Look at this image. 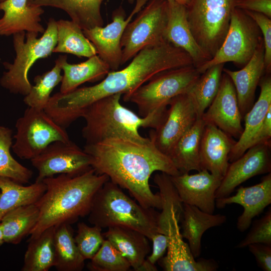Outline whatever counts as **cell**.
<instances>
[{
  "label": "cell",
  "instance_id": "cell-1",
  "mask_svg": "<svg viewBox=\"0 0 271 271\" xmlns=\"http://www.w3.org/2000/svg\"><path fill=\"white\" fill-rule=\"evenodd\" d=\"M192 65L187 53L165 41L144 48L125 68L110 71L94 85L55 93L51 96L45 110L58 124L66 128L94 101L117 93L127 95L158 73Z\"/></svg>",
  "mask_w": 271,
  "mask_h": 271
},
{
  "label": "cell",
  "instance_id": "cell-2",
  "mask_svg": "<svg viewBox=\"0 0 271 271\" xmlns=\"http://www.w3.org/2000/svg\"><path fill=\"white\" fill-rule=\"evenodd\" d=\"M84 151L92 159L91 167L98 174L127 190L145 208L161 210L159 192L151 190L149 180L156 171L171 176L180 174L170 158L150 140L140 142L126 138H112L86 144Z\"/></svg>",
  "mask_w": 271,
  "mask_h": 271
},
{
  "label": "cell",
  "instance_id": "cell-3",
  "mask_svg": "<svg viewBox=\"0 0 271 271\" xmlns=\"http://www.w3.org/2000/svg\"><path fill=\"white\" fill-rule=\"evenodd\" d=\"M105 174H98L91 168L76 176L59 174L42 180L46 190L35 204L39 216L30 238L47 228L61 224H71L88 215L96 192L107 181Z\"/></svg>",
  "mask_w": 271,
  "mask_h": 271
},
{
  "label": "cell",
  "instance_id": "cell-4",
  "mask_svg": "<svg viewBox=\"0 0 271 271\" xmlns=\"http://www.w3.org/2000/svg\"><path fill=\"white\" fill-rule=\"evenodd\" d=\"M120 93L101 98L83 109L81 117L85 121L82 136L86 144H95L112 138H126L140 142L149 138L139 133L141 127L156 128L165 115H138L120 103Z\"/></svg>",
  "mask_w": 271,
  "mask_h": 271
},
{
  "label": "cell",
  "instance_id": "cell-5",
  "mask_svg": "<svg viewBox=\"0 0 271 271\" xmlns=\"http://www.w3.org/2000/svg\"><path fill=\"white\" fill-rule=\"evenodd\" d=\"M159 213L154 208L142 206L109 180L94 195L88 220L102 229L114 226L130 228L151 240L159 233Z\"/></svg>",
  "mask_w": 271,
  "mask_h": 271
},
{
  "label": "cell",
  "instance_id": "cell-6",
  "mask_svg": "<svg viewBox=\"0 0 271 271\" xmlns=\"http://www.w3.org/2000/svg\"><path fill=\"white\" fill-rule=\"evenodd\" d=\"M13 35V46L16 54L13 63L5 62L7 70L0 79L1 86L11 93L26 95L32 85L29 81L28 71L38 59L51 55L57 44L56 21L50 18L43 35L25 31Z\"/></svg>",
  "mask_w": 271,
  "mask_h": 271
},
{
  "label": "cell",
  "instance_id": "cell-7",
  "mask_svg": "<svg viewBox=\"0 0 271 271\" xmlns=\"http://www.w3.org/2000/svg\"><path fill=\"white\" fill-rule=\"evenodd\" d=\"M201 74L193 65L167 70L155 75L131 93L123 96V100L134 103L141 117L164 115L171 100L189 92Z\"/></svg>",
  "mask_w": 271,
  "mask_h": 271
},
{
  "label": "cell",
  "instance_id": "cell-8",
  "mask_svg": "<svg viewBox=\"0 0 271 271\" xmlns=\"http://www.w3.org/2000/svg\"><path fill=\"white\" fill-rule=\"evenodd\" d=\"M237 1L190 0L186 6L192 35L210 59L223 42Z\"/></svg>",
  "mask_w": 271,
  "mask_h": 271
},
{
  "label": "cell",
  "instance_id": "cell-9",
  "mask_svg": "<svg viewBox=\"0 0 271 271\" xmlns=\"http://www.w3.org/2000/svg\"><path fill=\"white\" fill-rule=\"evenodd\" d=\"M15 126V142L12 149L21 159H33L54 142L70 140L66 128L58 124L44 109L28 107Z\"/></svg>",
  "mask_w": 271,
  "mask_h": 271
},
{
  "label": "cell",
  "instance_id": "cell-10",
  "mask_svg": "<svg viewBox=\"0 0 271 271\" xmlns=\"http://www.w3.org/2000/svg\"><path fill=\"white\" fill-rule=\"evenodd\" d=\"M263 43L262 34L255 22L244 11L235 8L221 47L211 59L197 68L202 74L213 65L227 62L242 68Z\"/></svg>",
  "mask_w": 271,
  "mask_h": 271
},
{
  "label": "cell",
  "instance_id": "cell-11",
  "mask_svg": "<svg viewBox=\"0 0 271 271\" xmlns=\"http://www.w3.org/2000/svg\"><path fill=\"white\" fill-rule=\"evenodd\" d=\"M168 1L149 0L137 16L127 25L121 39V65L141 50L165 41Z\"/></svg>",
  "mask_w": 271,
  "mask_h": 271
},
{
  "label": "cell",
  "instance_id": "cell-12",
  "mask_svg": "<svg viewBox=\"0 0 271 271\" xmlns=\"http://www.w3.org/2000/svg\"><path fill=\"white\" fill-rule=\"evenodd\" d=\"M30 161L38 172L37 181L57 174L76 176L92 168L90 156L71 140L50 144Z\"/></svg>",
  "mask_w": 271,
  "mask_h": 271
},
{
  "label": "cell",
  "instance_id": "cell-13",
  "mask_svg": "<svg viewBox=\"0 0 271 271\" xmlns=\"http://www.w3.org/2000/svg\"><path fill=\"white\" fill-rule=\"evenodd\" d=\"M168 106L162 121L150 132L149 138L155 146L168 156L178 140L200 118L189 92L174 97Z\"/></svg>",
  "mask_w": 271,
  "mask_h": 271
},
{
  "label": "cell",
  "instance_id": "cell-14",
  "mask_svg": "<svg viewBox=\"0 0 271 271\" xmlns=\"http://www.w3.org/2000/svg\"><path fill=\"white\" fill-rule=\"evenodd\" d=\"M148 1L136 0V5L127 18L124 9L120 6L113 11L112 21L106 26L83 30L85 37L95 47L97 55L108 64L110 71L117 70L121 65V39L127 25Z\"/></svg>",
  "mask_w": 271,
  "mask_h": 271
},
{
  "label": "cell",
  "instance_id": "cell-15",
  "mask_svg": "<svg viewBox=\"0 0 271 271\" xmlns=\"http://www.w3.org/2000/svg\"><path fill=\"white\" fill-rule=\"evenodd\" d=\"M242 117L234 85L230 77L223 72L218 92L201 118L205 124H213L238 139L243 131Z\"/></svg>",
  "mask_w": 271,
  "mask_h": 271
},
{
  "label": "cell",
  "instance_id": "cell-16",
  "mask_svg": "<svg viewBox=\"0 0 271 271\" xmlns=\"http://www.w3.org/2000/svg\"><path fill=\"white\" fill-rule=\"evenodd\" d=\"M270 148L264 144L252 146L229 164L216 192V199L229 196L238 186L254 176L270 173Z\"/></svg>",
  "mask_w": 271,
  "mask_h": 271
},
{
  "label": "cell",
  "instance_id": "cell-17",
  "mask_svg": "<svg viewBox=\"0 0 271 271\" xmlns=\"http://www.w3.org/2000/svg\"><path fill=\"white\" fill-rule=\"evenodd\" d=\"M171 178L183 204L195 206L208 213H214L215 194L222 177L203 169L195 174H180L171 176Z\"/></svg>",
  "mask_w": 271,
  "mask_h": 271
},
{
  "label": "cell",
  "instance_id": "cell-18",
  "mask_svg": "<svg viewBox=\"0 0 271 271\" xmlns=\"http://www.w3.org/2000/svg\"><path fill=\"white\" fill-rule=\"evenodd\" d=\"M233 203L243 208L242 213L237 218L236 227L239 231L244 232L251 225L252 219L271 203V173L263 177L258 184L249 187L240 186L235 195L215 200V206L219 209Z\"/></svg>",
  "mask_w": 271,
  "mask_h": 271
},
{
  "label": "cell",
  "instance_id": "cell-19",
  "mask_svg": "<svg viewBox=\"0 0 271 271\" xmlns=\"http://www.w3.org/2000/svg\"><path fill=\"white\" fill-rule=\"evenodd\" d=\"M164 39L187 53L193 65L198 68L210 59L195 40L187 20L186 6L175 1L168 2V15Z\"/></svg>",
  "mask_w": 271,
  "mask_h": 271
},
{
  "label": "cell",
  "instance_id": "cell-20",
  "mask_svg": "<svg viewBox=\"0 0 271 271\" xmlns=\"http://www.w3.org/2000/svg\"><path fill=\"white\" fill-rule=\"evenodd\" d=\"M236 141L216 126L205 124L200 142L201 170L223 177L229 163V154Z\"/></svg>",
  "mask_w": 271,
  "mask_h": 271
},
{
  "label": "cell",
  "instance_id": "cell-21",
  "mask_svg": "<svg viewBox=\"0 0 271 271\" xmlns=\"http://www.w3.org/2000/svg\"><path fill=\"white\" fill-rule=\"evenodd\" d=\"M223 72L230 77L234 85L240 111L242 116H244L254 104L257 86L265 74L263 43L240 70L232 71L223 68Z\"/></svg>",
  "mask_w": 271,
  "mask_h": 271
},
{
  "label": "cell",
  "instance_id": "cell-22",
  "mask_svg": "<svg viewBox=\"0 0 271 271\" xmlns=\"http://www.w3.org/2000/svg\"><path fill=\"white\" fill-rule=\"evenodd\" d=\"M28 0H6L0 4L4 12L0 18V36H10L21 31L43 34L41 24L42 7L29 6Z\"/></svg>",
  "mask_w": 271,
  "mask_h": 271
},
{
  "label": "cell",
  "instance_id": "cell-23",
  "mask_svg": "<svg viewBox=\"0 0 271 271\" xmlns=\"http://www.w3.org/2000/svg\"><path fill=\"white\" fill-rule=\"evenodd\" d=\"M258 86L260 90L259 97L244 115L245 124L243 131L229 154V162L237 160L249 149L251 140L271 108L270 73H265L262 76Z\"/></svg>",
  "mask_w": 271,
  "mask_h": 271
},
{
  "label": "cell",
  "instance_id": "cell-24",
  "mask_svg": "<svg viewBox=\"0 0 271 271\" xmlns=\"http://www.w3.org/2000/svg\"><path fill=\"white\" fill-rule=\"evenodd\" d=\"M226 216L204 212L198 207L183 204L180 220L183 238L187 240L191 251L195 258L201 253V238L204 233L211 227L220 226L226 221Z\"/></svg>",
  "mask_w": 271,
  "mask_h": 271
},
{
  "label": "cell",
  "instance_id": "cell-25",
  "mask_svg": "<svg viewBox=\"0 0 271 271\" xmlns=\"http://www.w3.org/2000/svg\"><path fill=\"white\" fill-rule=\"evenodd\" d=\"M103 235L127 260L131 267L138 271L150 252L148 238L137 230L120 226L109 227Z\"/></svg>",
  "mask_w": 271,
  "mask_h": 271
},
{
  "label": "cell",
  "instance_id": "cell-26",
  "mask_svg": "<svg viewBox=\"0 0 271 271\" xmlns=\"http://www.w3.org/2000/svg\"><path fill=\"white\" fill-rule=\"evenodd\" d=\"M104 0H28V6L51 7L65 12L83 30L103 26L101 6Z\"/></svg>",
  "mask_w": 271,
  "mask_h": 271
},
{
  "label": "cell",
  "instance_id": "cell-27",
  "mask_svg": "<svg viewBox=\"0 0 271 271\" xmlns=\"http://www.w3.org/2000/svg\"><path fill=\"white\" fill-rule=\"evenodd\" d=\"M205 123L201 117L196 121L176 143L168 155L180 174L201 170L200 146Z\"/></svg>",
  "mask_w": 271,
  "mask_h": 271
},
{
  "label": "cell",
  "instance_id": "cell-28",
  "mask_svg": "<svg viewBox=\"0 0 271 271\" xmlns=\"http://www.w3.org/2000/svg\"><path fill=\"white\" fill-rule=\"evenodd\" d=\"M63 75L60 92H71L82 84L102 80L110 71L108 64L97 55L79 64H70L66 60L62 67Z\"/></svg>",
  "mask_w": 271,
  "mask_h": 271
},
{
  "label": "cell",
  "instance_id": "cell-29",
  "mask_svg": "<svg viewBox=\"0 0 271 271\" xmlns=\"http://www.w3.org/2000/svg\"><path fill=\"white\" fill-rule=\"evenodd\" d=\"M46 189L43 181L24 186L10 178L0 177V222L9 211L21 206L35 203Z\"/></svg>",
  "mask_w": 271,
  "mask_h": 271
},
{
  "label": "cell",
  "instance_id": "cell-30",
  "mask_svg": "<svg viewBox=\"0 0 271 271\" xmlns=\"http://www.w3.org/2000/svg\"><path fill=\"white\" fill-rule=\"evenodd\" d=\"M39 216L35 203L21 206L8 212L0 222L5 242L20 243L35 227Z\"/></svg>",
  "mask_w": 271,
  "mask_h": 271
},
{
  "label": "cell",
  "instance_id": "cell-31",
  "mask_svg": "<svg viewBox=\"0 0 271 271\" xmlns=\"http://www.w3.org/2000/svg\"><path fill=\"white\" fill-rule=\"evenodd\" d=\"M54 245V266L57 270L81 271L83 269L85 260L76 246L70 224L64 223L55 226Z\"/></svg>",
  "mask_w": 271,
  "mask_h": 271
},
{
  "label": "cell",
  "instance_id": "cell-32",
  "mask_svg": "<svg viewBox=\"0 0 271 271\" xmlns=\"http://www.w3.org/2000/svg\"><path fill=\"white\" fill-rule=\"evenodd\" d=\"M57 44L53 53L73 54L79 57L97 55L93 44L85 37L83 30L72 21H56Z\"/></svg>",
  "mask_w": 271,
  "mask_h": 271
},
{
  "label": "cell",
  "instance_id": "cell-33",
  "mask_svg": "<svg viewBox=\"0 0 271 271\" xmlns=\"http://www.w3.org/2000/svg\"><path fill=\"white\" fill-rule=\"evenodd\" d=\"M54 232L55 227L52 226L29 238L22 271H48L54 266Z\"/></svg>",
  "mask_w": 271,
  "mask_h": 271
},
{
  "label": "cell",
  "instance_id": "cell-34",
  "mask_svg": "<svg viewBox=\"0 0 271 271\" xmlns=\"http://www.w3.org/2000/svg\"><path fill=\"white\" fill-rule=\"evenodd\" d=\"M66 60H67L66 55H60L56 60L52 69L35 77V85L32 86L24 98V102L28 107L44 109L53 90L62 81V67Z\"/></svg>",
  "mask_w": 271,
  "mask_h": 271
},
{
  "label": "cell",
  "instance_id": "cell-35",
  "mask_svg": "<svg viewBox=\"0 0 271 271\" xmlns=\"http://www.w3.org/2000/svg\"><path fill=\"white\" fill-rule=\"evenodd\" d=\"M224 65V63L218 64L206 69L200 75L189 92L194 99L200 118L218 92Z\"/></svg>",
  "mask_w": 271,
  "mask_h": 271
},
{
  "label": "cell",
  "instance_id": "cell-36",
  "mask_svg": "<svg viewBox=\"0 0 271 271\" xmlns=\"http://www.w3.org/2000/svg\"><path fill=\"white\" fill-rule=\"evenodd\" d=\"M12 134L11 129L0 125V177L27 184L32 177L33 171L19 163L11 155Z\"/></svg>",
  "mask_w": 271,
  "mask_h": 271
},
{
  "label": "cell",
  "instance_id": "cell-37",
  "mask_svg": "<svg viewBox=\"0 0 271 271\" xmlns=\"http://www.w3.org/2000/svg\"><path fill=\"white\" fill-rule=\"evenodd\" d=\"M130 267L127 260L106 239L87 264L92 271H127Z\"/></svg>",
  "mask_w": 271,
  "mask_h": 271
},
{
  "label": "cell",
  "instance_id": "cell-38",
  "mask_svg": "<svg viewBox=\"0 0 271 271\" xmlns=\"http://www.w3.org/2000/svg\"><path fill=\"white\" fill-rule=\"evenodd\" d=\"M101 230L102 228L97 226H90L83 222L77 224L74 240L85 260H90L100 248L105 239Z\"/></svg>",
  "mask_w": 271,
  "mask_h": 271
},
{
  "label": "cell",
  "instance_id": "cell-39",
  "mask_svg": "<svg viewBox=\"0 0 271 271\" xmlns=\"http://www.w3.org/2000/svg\"><path fill=\"white\" fill-rule=\"evenodd\" d=\"M245 236L236 245V248L247 247L252 243H263L271 245V209L260 218L255 220Z\"/></svg>",
  "mask_w": 271,
  "mask_h": 271
},
{
  "label": "cell",
  "instance_id": "cell-40",
  "mask_svg": "<svg viewBox=\"0 0 271 271\" xmlns=\"http://www.w3.org/2000/svg\"><path fill=\"white\" fill-rule=\"evenodd\" d=\"M257 24L262 34L264 45V63L265 73L271 72V18L256 12L245 11Z\"/></svg>",
  "mask_w": 271,
  "mask_h": 271
},
{
  "label": "cell",
  "instance_id": "cell-41",
  "mask_svg": "<svg viewBox=\"0 0 271 271\" xmlns=\"http://www.w3.org/2000/svg\"><path fill=\"white\" fill-rule=\"evenodd\" d=\"M254 256L258 266L264 271L271 270V245L263 243H252L247 246Z\"/></svg>",
  "mask_w": 271,
  "mask_h": 271
},
{
  "label": "cell",
  "instance_id": "cell-42",
  "mask_svg": "<svg viewBox=\"0 0 271 271\" xmlns=\"http://www.w3.org/2000/svg\"><path fill=\"white\" fill-rule=\"evenodd\" d=\"M151 240L153 242L152 251L146 260L151 264L155 265L166 253L168 246L169 239L166 235L157 233L151 238Z\"/></svg>",
  "mask_w": 271,
  "mask_h": 271
},
{
  "label": "cell",
  "instance_id": "cell-43",
  "mask_svg": "<svg viewBox=\"0 0 271 271\" xmlns=\"http://www.w3.org/2000/svg\"><path fill=\"white\" fill-rule=\"evenodd\" d=\"M236 8L261 13L271 18V0H238Z\"/></svg>",
  "mask_w": 271,
  "mask_h": 271
},
{
  "label": "cell",
  "instance_id": "cell-44",
  "mask_svg": "<svg viewBox=\"0 0 271 271\" xmlns=\"http://www.w3.org/2000/svg\"><path fill=\"white\" fill-rule=\"evenodd\" d=\"M271 108L268 111L260 127L251 140L249 148L252 146L264 144L270 146Z\"/></svg>",
  "mask_w": 271,
  "mask_h": 271
},
{
  "label": "cell",
  "instance_id": "cell-45",
  "mask_svg": "<svg viewBox=\"0 0 271 271\" xmlns=\"http://www.w3.org/2000/svg\"><path fill=\"white\" fill-rule=\"evenodd\" d=\"M166 1L168 2L175 1L186 6L187 5H188L190 0H166Z\"/></svg>",
  "mask_w": 271,
  "mask_h": 271
},
{
  "label": "cell",
  "instance_id": "cell-46",
  "mask_svg": "<svg viewBox=\"0 0 271 271\" xmlns=\"http://www.w3.org/2000/svg\"><path fill=\"white\" fill-rule=\"evenodd\" d=\"M5 242L2 230V225L0 222V246Z\"/></svg>",
  "mask_w": 271,
  "mask_h": 271
},
{
  "label": "cell",
  "instance_id": "cell-47",
  "mask_svg": "<svg viewBox=\"0 0 271 271\" xmlns=\"http://www.w3.org/2000/svg\"><path fill=\"white\" fill-rule=\"evenodd\" d=\"M136 0H127L129 4H133Z\"/></svg>",
  "mask_w": 271,
  "mask_h": 271
},
{
  "label": "cell",
  "instance_id": "cell-48",
  "mask_svg": "<svg viewBox=\"0 0 271 271\" xmlns=\"http://www.w3.org/2000/svg\"><path fill=\"white\" fill-rule=\"evenodd\" d=\"M6 0H0V4L4 2Z\"/></svg>",
  "mask_w": 271,
  "mask_h": 271
}]
</instances>
